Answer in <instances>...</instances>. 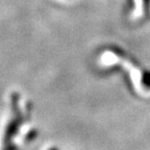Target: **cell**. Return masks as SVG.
<instances>
[{
	"label": "cell",
	"instance_id": "cell-1",
	"mask_svg": "<svg viewBox=\"0 0 150 150\" xmlns=\"http://www.w3.org/2000/svg\"><path fill=\"white\" fill-rule=\"evenodd\" d=\"M143 83L147 89H150V73L146 72L143 76Z\"/></svg>",
	"mask_w": 150,
	"mask_h": 150
},
{
	"label": "cell",
	"instance_id": "cell-2",
	"mask_svg": "<svg viewBox=\"0 0 150 150\" xmlns=\"http://www.w3.org/2000/svg\"><path fill=\"white\" fill-rule=\"evenodd\" d=\"M49 150H57L56 148H51V149H49Z\"/></svg>",
	"mask_w": 150,
	"mask_h": 150
}]
</instances>
